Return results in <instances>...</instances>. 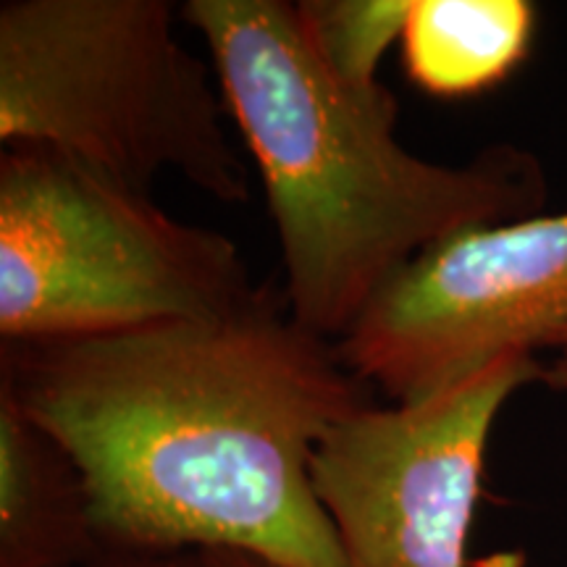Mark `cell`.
Returning <instances> with one entry per match:
<instances>
[{
  "mask_svg": "<svg viewBox=\"0 0 567 567\" xmlns=\"http://www.w3.org/2000/svg\"><path fill=\"white\" fill-rule=\"evenodd\" d=\"M536 352H505L455 384L394 408L368 405L326 431L313 486L347 567H465L488 434Z\"/></svg>",
  "mask_w": 567,
  "mask_h": 567,
  "instance_id": "obj_5",
  "label": "cell"
},
{
  "mask_svg": "<svg viewBox=\"0 0 567 567\" xmlns=\"http://www.w3.org/2000/svg\"><path fill=\"white\" fill-rule=\"evenodd\" d=\"M258 292L226 234L34 145L0 153V337L80 342L221 316Z\"/></svg>",
  "mask_w": 567,
  "mask_h": 567,
  "instance_id": "obj_4",
  "label": "cell"
},
{
  "mask_svg": "<svg viewBox=\"0 0 567 567\" xmlns=\"http://www.w3.org/2000/svg\"><path fill=\"white\" fill-rule=\"evenodd\" d=\"M84 567H208L203 551H105Z\"/></svg>",
  "mask_w": 567,
  "mask_h": 567,
  "instance_id": "obj_10",
  "label": "cell"
},
{
  "mask_svg": "<svg viewBox=\"0 0 567 567\" xmlns=\"http://www.w3.org/2000/svg\"><path fill=\"white\" fill-rule=\"evenodd\" d=\"M205 563L208 567H276L274 563H266V559L245 555V551H226V549H216V551H203Z\"/></svg>",
  "mask_w": 567,
  "mask_h": 567,
  "instance_id": "obj_12",
  "label": "cell"
},
{
  "mask_svg": "<svg viewBox=\"0 0 567 567\" xmlns=\"http://www.w3.org/2000/svg\"><path fill=\"white\" fill-rule=\"evenodd\" d=\"M174 17L168 0H6L0 142L48 147L142 195L174 172L221 203L250 200L224 95Z\"/></svg>",
  "mask_w": 567,
  "mask_h": 567,
  "instance_id": "obj_3",
  "label": "cell"
},
{
  "mask_svg": "<svg viewBox=\"0 0 567 567\" xmlns=\"http://www.w3.org/2000/svg\"><path fill=\"white\" fill-rule=\"evenodd\" d=\"M0 386L80 463L109 551L347 567L310 465L371 389L271 284L221 316L3 344Z\"/></svg>",
  "mask_w": 567,
  "mask_h": 567,
  "instance_id": "obj_1",
  "label": "cell"
},
{
  "mask_svg": "<svg viewBox=\"0 0 567 567\" xmlns=\"http://www.w3.org/2000/svg\"><path fill=\"white\" fill-rule=\"evenodd\" d=\"M567 329V213L478 226L402 268L337 342L339 358L394 402L455 384L505 352Z\"/></svg>",
  "mask_w": 567,
  "mask_h": 567,
  "instance_id": "obj_6",
  "label": "cell"
},
{
  "mask_svg": "<svg viewBox=\"0 0 567 567\" xmlns=\"http://www.w3.org/2000/svg\"><path fill=\"white\" fill-rule=\"evenodd\" d=\"M547 347L557 350V354L549 363V368H544V379H547L555 389H567V329L551 337Z\"/></svg>",
  "mask_w": 567,
  "mask_h": 567,
  "instance_id": "obj_11",
  "label": "cell"
},
{
  "mask_svg": "<svg viewBox=\"0 0 567 567\" xmlns=\"http://www.w3.org/2000/svg\"><path fill=\"white\" fill-rule=\"evenodd\" d=\"M179 17L203 34L264 176L281 292L302 329L339 342L429 247L542 210L547 182L530 153L496 145L446 166L405 151L394 92L337 80L292 0H187Z\"/></svg>",
  "mask_w": 567,
  "mask_h": 567,
  "instance_id": "obj_2",
  "label": "cell"
},
{
  "mask_svg": "<svg viewBox=\"0 0 567 567\" xmlns=\"http://www.w3.org/2000/svg\"><path fill=\"white\" fill-rule=\"evenodd\" d=\"M105 551L80 463L0 386V567H84Z\"/></svg>",
  "mask_w": 567,
  "mask_h": 567,
  "instance_id": "obj_7",
  "label": "cell"
},
{
  "mask_svg": "<svg viewBox=\"0 0 567 567\" xmlns=\"http://www.w3.org/2000/svg\"><path fill=\"white\" fill-rule=\"evenodd\" d=\"M534 30L528 0H413L402 61L429 95H476L526 59Z\"/></svg>",
  "mask_w": 567,
  "mask_h": 567,
  "instance_id": "obj_8",
  "label": "cell"
},
{
  "mask_svg": "<svg viewBox=\"0 0 567 567\" xmlns=\"http://www.w3.org/2000/svg\"><path fill=\"white\" fill-rule=\"evenodd\" d=\"M302 30L347 87H379V63L402 42L413 0H300Z\"/></svg>",
  "mask_w": 567,
  "mask_h": 567,
  "instance_id": "obj_9",
  "label": "cell"
}]
</instances>
